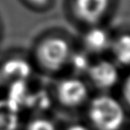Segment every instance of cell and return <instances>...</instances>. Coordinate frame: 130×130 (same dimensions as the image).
<instances>
[{
    "label": "cell",
    "mask_w": 130,
    "mask_h": 130,
    "mask_svg": "<svg viewBox=\"0 0 130 130\" xmlns=\"http://www.w3.org/2000/svg\"><path fill=\"white\" fill-rule=\"evenodd\" d=\"M88 117L98 130H120L126 116L122 105L116 99L103 94L91 101Z\"/></svg>",
    "instance_id": "obj_1"
},
{
    "label": "cell",
    "mask_w": 130,
    "mask_h": 130,
    "mask_svg": "<svg viewBox=\"0 0 130 130\" xmlns=\"http://www.w3.org/2000/svg\"><path fill=\"white\" fill-rule=\"evenodd\" d=\"M87 71L93 84L102 89L113 87L119 80V70L117 66L109 60H100L89 65Z\"/></svg>",
    "instance_id": "obj_4"
},
{
    "label": "cell",
    "mask_w": 130,
    "mask_h": 130,
    "mask_svg": "<svg viewBox=\"0 0 130 130\" xmlns=\"http://www.w3.org/2000/svg\"><path fill=\"white\" fill-rule=\"evenodd\" d=\"M85 48L92 53H101L110 48L112 40L109 32L100 26H93L86 31L83 38Z\"/></svg>",
    "instance_id": "obj_6"
},
{
    "label": "cell",
    "mask_w": 130,
    "mask_h": 130,
    "mask_svg": "<svg viewBox=\"0 0 130 130\" xmlns=\"http://www.w3.org/2000/svg\"><path fill=\"white\" fill-rule=\"evenodd\" d=\"M57 95L61 104L67 107H76L85 101L87 87L80 79L67 78L58 84Z\"/></svg>",
    "instance_id": "obj_3"
},
{
    "label": "cell",
    "mask_w": 130,
    "mask_h": 130,
    "mask_svg": "<svg viewBox=\"0 0 130 130\" xmlns=\"http://www.w3.org/2000/svg\"><path fill=\"white\" fill-rule=\"evenodd\" d=\"M67 130H88V129L85 126L81 125V124H75V125H72V126L68 127Z\"/></svg>",
    "instance_id": "obj_14"
},
{
    "label": "cell",
    "mask_w": 130,
    "mask_h": 130,
    "mask_svg": "<svg viewBox=\"0 0 130 130\" xmlns=\"http://www.w3.org/2000/svg\"><path fill=\"white\" fill-rule=\"evenodd\" d=\"M31 67L23 59L12 58L4 62L1 67V75L7 79H14L15 81H21L29 76Z\"/></svg>",
    "instance_id": "obj_7"
},
{
    "label": "cell",
    "mask_w": 130,
    "mask_h": 130,
    "mask_svg": "<svg viewBox=\"0 0 130 130\" xmlns=\"http://www.w3.org/2000/svg\"><path fill=\"white\" fill-rule=\"evenodd\" d=\"M30 4L35 5V6H38V7H42V6H45L49 3L50 0H27Z\"/></svg>",
    "instance_id": "obj_13"
},
{
    "label": "cell",
    "mask_w": 130,
    "mask_h": 130,
    "mask_svg": "<svg viewBox=\"0 0 130 130\" xmlns=\"http://www.w3.org/2000/svg\"><path fill=\"white\" fill-rule=\"evenodd\" d=\"M71 50L69 44L62 38L50 37L40 43L36 57L40 65L49 71L60 70L69 60Z\"/></svg>",
    "instance_id": "obj_2"
},
{
    "label": "cell",
    "mask_w": 130,
    "mask_h": 130,
    "mask_svg": "<svg viewBox=\"0 0 130 130\" xmlns=\"http://www.w3.org/2000/svg\"><path fill=\"white\" fill-rule=\"evenodd\" d=\"M17 123V108L9 101H0V130H15Z\"/></svg>",
    "instance_id": "obj_9"
},
{
    "label": "cell",
    "mask_w": 130,
    "mask_h": 130,
    "mask_svg": "<svg viewBox=\"0 0 130 130\" xmlns=\"http://www.w3.org/2000/svg\"><path fill=\"white\" fill-rule=\"evenodd\" d=\"M123 95H124V99H125L126 103L130 106V75H128V77L126 78V80L124 82Z\"/></svg>",
    "instance_id": "obj_12"
},
{
    "label": "cell",
    "mask_w": 130,
    "mask_h": 130,
    "mask_svg": "<svg viewBox=\"0 0 130 130\" xmlns=\"http://www.w3.org/2000/svg\"><path fill=\"white\" fill-rule=\"evenodd\" d=\"M110 3L111 0H74L73 8L78 19L95 24L105 16Z\"/></svg>",
    "instance_id": "obj_5"
},
{
    "label": "cell",
    "mask_w": 130,
    "mask_h": 130,
    "mask_svg": "<svg viewBox=\"0 0 130 130\" xmlns=\"http://www.w3.org/2000/svg\"><path fill=\"white\" fill-rule=\"evenodd\" d=\"M110 48L112 49L113 55L116 61L124 66L130 65V34L124 32L116 37Z\"/></svg>",
    "instance_id": "obj_8"
},
{
    "label": "cell",
    "mask_w": 130,
    "mask_h": 130,
    "mask_svg": "<svg viewBox=\"0 0 130 130\" xmlns=\"http://www.w3.org/2000/svg\"><path fill=\"white\" fill-rule=\"evenodd\" d=\"M26 130H56V128L51 121L39 118L29 122L27 124Z\"/></svg>",
    "instance_id": "obj_10"
},
{
    "label": "cell",
    "mask_w": 130,
    "mask_h": 130,
    "mask_svg": "<svg viewBox=\"0 0 130 130\" xmlns=\"http://www.w3.org/2000/svg\"><path fill=\"white\" fill-rule=\"evenodd\" d=\"M72 61H73V65L76 69L78 70H85L88 69L89 64L87 61V57L83 54H76L72 57Z\"/></svg>",
    "instance_id": "obj_11"
}]
</instances>
